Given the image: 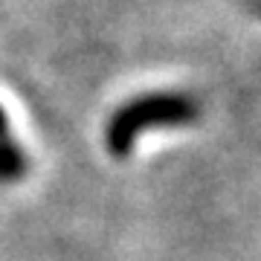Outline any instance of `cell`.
<instances>
[{
  "label": "cell",
  "instance_id": "1",
  "mask_svg": "<svg viewBox=\"0 0 261 261\" xmlns=\"http://www.w3.org/2000/svg\"><path fill=\"white\" fill-rule=\"evenodd\" d=\"M200 116L197 102L186 93H145L119 108L108 122V151L113 157H128L140 134L151 128H180Z\"/></svg>",
  "mask_w": 261,
  "mask_h": 261
},
{
  "label": "cell",
  "instance_id": "2",
  "mask_svg": "<svg viewBox=\"0 0 261 261\" xmlns=\"http://www.w3.org/2000/svg\"><path fill=\"white\" fill-rule=\"evenodd\" d=\"M29 168V160L23 154L15 137H12L9 119H6V111L0 105V183H18Z\"/></svg>",
  "mask_w": 261,
  "mask_h": 261
}]
</instances>
